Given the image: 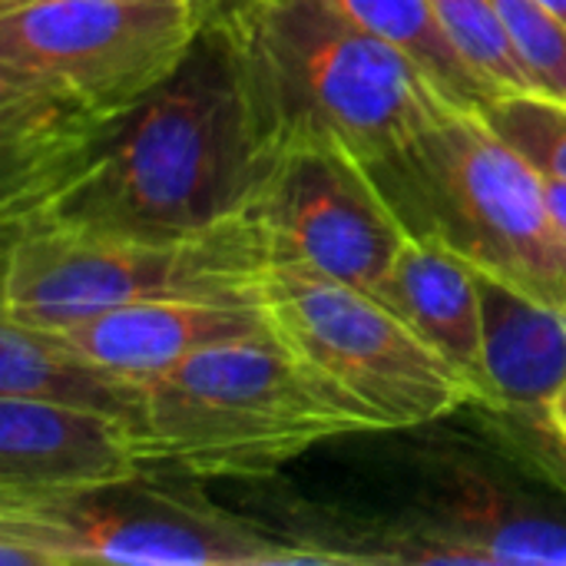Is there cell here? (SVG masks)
<instances>
[{"label":"cell","mask_w":566,"mask_h":566,"mask_svg":"<svg viewBox=\"0 0 566 566\" xmlns=\"http://www.w3.org/2000/svg\"><path fill=\"white\" fill-rule=\"evenodd\" d=\"M272 159L219 17L179 70L10 226L179 239L252 212Z\"/></svg>","instance_id":"obj_1"},{"label":"cell","mask_w":566,"mask_h":566,"mask_svg":"<svg viewBox=\"0 0 566 566\" xmlns=\"http://www.w3.org/2000/svg\"><path fill=\"white\" fill-rule=\"evenodd\" d=\"M196 0H27L0 10V222L27 212L186 60Z\"/></svg>","instance_id":"obj_2"},{"label":"cell","mask_w":566,"mask_h":566,"mask_svg":"<svg viewBox=\"0 0 566 566\" xmlns=\"http://www.w3.org/2000/svg\"><path fill=\"white\" fill-rule=\"evenodd\" d=\"M216 17L269 159L322 146L375 166L461 109L411 56L328 0H229Z\"/></svg>","instance_id":"obj_3"},{"label":"cell","mask_w":566,"mask_h":566,"mask_svg":"<svg viewBox=\"0 0 566 566\" xmlns=\"http://www.w3.org/2000/svg\"><path fill=\"white\" fill-rule=\"evenodd\" d=\"M375 434L269 325L212 345L143 385L133 431L139 464L192 481H269L315 444Z\"/></svg>","instance_id":"obj_4"},{"label":"cell","mask_w":566,"mask_h":566,"mask_svg":"<svg viewBox=\"0 0 566 566\" xmlns=\"http://www.w3.org/2000/svg\"><path fill=\"white\" fill-rule=\"evenodd\" d=\"M415 232H431L474 269L566 308V235L541 172L481 109H454L371 166Z\"/></svg>","instance_id":"obj_5"},{"label":"cell","mask_w":566,"mask_h":566,"mask_svg":"<svg viewBox=\"0 0 566 566\" xmlns=\"http://www.w3.org/2000/svg\"><path fill=\"white\" fill-rule=\"evenodd\" d=\"M272 249L242 216L179 239L3 229L0 315L63 328L106 308L156 298H259Z\"/></svg>","instance_id":"obj_6"},{"label":"cell","mask_w":566,"mask_h":566,"mask_svg":"<svg viewBox=\"0 0 566 566\" xmlns=\"http://www.w3.org/2000/svg\"><path fill=\"white\" fill-rule=\"evenodd\" d=\"M192 478L143 468L56 501L0 507V566H298L305 554Z\"/></svg>","instance_id":"obj_7"},{"label":"cell","mask_w":566,"mask_h":566,"mask_svg":"<svg viewBox=\"0 0 566 566\" xmlns=\"http://www.w3.org/2000/svg\"><path fill=\"white\" fill-rule=\"evenodd\" d=\"M262 298L279 338L342 391L375 434L478 408L471 381L375 292L275 262Z\"/></svg>","instance_id":"obj_8"},{"label":"cell","mask_w":566,"mask_h":566,"mask_svg":"<svg viewBox=\"0 0 566 566\" xmlns=\"http://www.w3.org/2000/svg\"><path fill=\"white\" fill-rule=\"evenodd\" d=\"M249 219L262 229L272 265H305L365 292H378L411 235L371 166L322 146L275 156Z\"/></svg>","instance_id":"obj_9"},{"label":"cell","mask_w":566,"mask_h":566,"mask_svg":"<svg viewBox=\"0 0 566 566\" xmlns=\"http://www.w3.org/2000/svg\"><path fill=\"white\" fill-rule=\"evenodd\" d=\"M139 471L136 438L123 418L0 395V507L70 497Z\"/></svg>","instance_id":"obj_10"},{"label":"cell","mask_w":566,"mask_h":566,"mask_svg":"<svg viewBox=\"0 0 566 566\" xmlns=\"http://www.w3.org/2000/svg\"><path fill=\"white\" fill-rule=\"evenodd\" d=\"M415 511L481 566H566V521L464 451L421 458Z\"/></svg>","instance_id":"obj_11"},{"label":"cell","mask_w":566,"mask_h":566,"mask_svg":"<svg viewBox=\"0 0 566 566\" xmlns=\"http://www.w3.org/2000/svg\"><path fill=\"white\" fill-rule=\"evenodd\" d=\"M488 401L474 408L501 438L537 431L566 388V308L481 272Z\"/></svg>","instance_id":"obj_12"},{"label":"cell","mask_w":566,"mask_h":566,"mask_svg":"<svg viewBox=\"0 0 566 566\" xmlns=\"http://www.w3.org/2000/svg\"><path fill=\"white\" fill-rule=\"evenodd\" d=\"M265 298H156L106 308L83 322L50 328L103 368L149 385L186 358L265 332Z\"/></svg>","instance_id":"obj_13"},{"label":"cell","mask_w":566,"mask_h":566,"mask_svg":"<svg viewBox=\"0 0 566 566\" xmlns=\"http://www.w3.org/2000/svg\"><path fill=\"white\" fill-rule=\"evenodd\" d=\"M375 295L471 381L481 408L488 401V365L478 269L438 235L411 229Z\"/></svg>","instance_id":"obj_14"},{"label":"cell","mask_w":566,"mask_h":566,"mask_svg":"<svg viewBox=\"0 0 566 566\" xmlns=\"http://www.w3.org/2000/svg\"><path fill=\"white\" fill-rule=\"evenodd\" d=\"M0 395L106 411L133 431L143 411V385L103 368L63 335L7 315H0Z\"/></svg>","instance_id":"obj_15"},{"label":"cell","mask_w":566,"mask_h":566,"mask_svg":"<svg viewBox=\"0 0 566 566\" xmlns=\"http://www.w3.org/2000/svg\"><path fill=\"white\" fill-rule=\"evenodd\" d=\"M335 10L411 56L461 109H478L488 93L444 33L431 0H328Z\"/></svg>","instance_id":"obj_16"},{"label":"cell","mask_w":566,"mask_h":566,"mask_svg":"<svg viewBox=\"0 0 566 566\" xmlns=\"http://www.w3.org/2000/svg\"><path fill=\"white\" fill-rule=\"evenodd\" d=\"M431 7L444 33L451 36L454 50L484 86L488 99L534 90L491 0H431Z\"/></svg>","instance_id":"obj_17"},{"label":"cell","mask_w":566,"mask_h":566,"mask_svg":"<svg viewBox=\"0 0 566 566\" xmlns=\"http://www.w3.org/2000/svg\"><path fill=\"white\" fill-rule=\"evenodd\" d=\"M478 109L491 129L511 143L534 169L566 179V99L527 90L494 96Z\"/></svg>","instance_id":"obj_18"},{"label":"cell","mask_w":566,"mask_h":566,"mask_svg":"<svg viewBox=\"0 0 566 566\" xmlns=\"http://www.w3.org/2000/svg\"><path fill=\"white\" fill-rule=\"evenodd\" d=\"M541 172V169H537ZM544 179V199H547V209L554 216V222L560 226V232L566 235V179L564 176H551V172H541Z\"/></svg>","instance_id":"obj_19"},{"label":"cell","mask_w":566,"mask_h":566,"mask_svg":"<svg viewBox=\"0 0 566 566\" xmlns=\"http://www.w3.org/2000/svg\"><path fill=\"white\" fill-rule=\"evenodd\" d=\"M17 3H27V0H0V10H3V7H17ZM196 3H199L209 17H216L229 0H196Z\"/></svg>","instance_id":"obj_20"},{"label":"cell","mask_w":566,"mask_h":566,"mask_svg":"<svg viewBox=\"0 0 566 566\" xmlns=\"http://www.w3.org/2000/svg\"><path fill=\"white\" fill-rule=\"evenodd\" d=\"M541 3H544L551 13H557V17L566 23V0H541Z\"/></svg>","instance_id":"obj_21"}]
</instances>
